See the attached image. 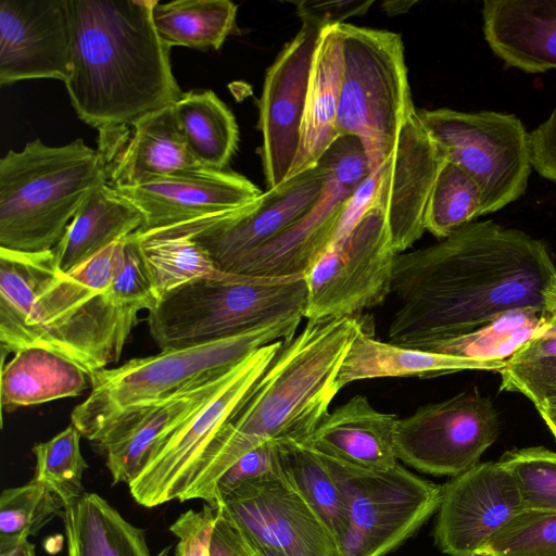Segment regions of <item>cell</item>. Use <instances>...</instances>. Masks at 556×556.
Returning <instances> with one entry per match:
<instances>
[{
    "label": "cell",
    "mask_w": 556,
    "mask_h": 556,
    "mask_svg": "<svg viewBox=\"0 0 556 556\" xmlns=\"http://www.w3.org/2000/svg\"><path fill=\"white\" fill-rule=\"evenodd\" d=\"M555 276L542 240L492 220L469 223L434 244L396 255L391 293L400 305L389 342L419 349L511 311L543 312Z\"/></svg>",
    "instance_id": "cell-1"
},
{
    "label": "cell",
    "mask_w": 556,
    "mask_h": 556,
    "mask_svg": "<svg viewBox=\"0 0 556 556\" xmlns=\"http://www.w3.org/2000/svg\"><path fill=\"white\" fill-rule=\"evenodd\" d=\"M159 0H70L72 67L64 83L77 116L101 136L132 126L181 96L152 10Z\"/></svg>",
    "instance_id": "cell-2"
},
{
    "label": "cell",
    "mask_w": 556,
    "mask_h": 556,
    "mask_svg": "<svg viewBox=\"0 0 556 556\" xmlns=\"http://www.w3.org/2000/svg\"><path fill=\"white\" fill-rule=\"evenodd\" d=\"M355 316L307 319L260 378L206 450L182 502L212 504L224 472L254 447L273 440L305 441L340 391L337 377L356 336Z\"/></svg>",
    "instance_id": "cell-3"
},
{
    "label": "cell",
    "mask_w": 556,
    "mask_h": 556,
    "mask_svg": "<svg viewBox=\"0 0 556 556\" xmlns=\"http://www.w3.org/2000/svg\"><path fill=\"white\" fill-rule=\"evenodd\" d=\"M109 180L105 153L81 138L58 147L37 138L10 150L0 160V248L52 250L87 197Z\"/></svg>",
    "instance_id": "cell-4"
},
{
    "label": "cell",
    "mask_w": 556,
    "mask_h": 556,
    "mask_svg": "<svg viewBox=\"0 0 556 556\" xmlns=\"http://www.w3.org/2000/svg\"><path fill=\"white\" fill-rule=\"evenodd\" d=\"M37 285L18 309L0 315L1 351L41 346L79 365L89 376L119 359L137 318L61 271L53 251L36 252Z\"/></svg>",
    "instance_id": "cell-5"
},
{
    "label": "cell",
    "mask_w": 556,
    "mask_h": 556,
    "mask_svg": "<svg viewBox=\"0 0 556 556\" xmlns=\"http://www.w3.org/2000/svg\"><path fill=\"white\" fill-rule=\"evenodd\" d=\"M302 316L289 317L202 345L137 357L90 375V393L71 414L83 437L96 443L121 416L216 380L251 352L291 340Z\"/></svg>",
    "instance_id": "cell-6"
},
{
    "label": "cell",
    "mask_w": 556,
    "mask_h": 556,
    "mask_svg": "<svg viewBox=\"0 0 556 556\" xmlns=\"http://www.w3.org/2000/svg\"><path fill=\"white\" fill-rule=\"evenodd\" d=\"M306 302L305 276L227 273L191 281L161 298L149 312V331L161 351L202 345L289 317H304Z\"/></svg>",
    "instance_id": "cell-7"
},
{
    "label": "cell",
    "mask_w": 556,
    "mask_h": 556,
    "mask_svg": "<svg viewBox=\"0 0 556 556\" xmlns=\"http://www.w3.org/2000/svg\"><path fill=\"white\" fill-rule=\"evenodd\" d=\"M343 73L337 117L340 136L357 138L370 170L392 153L416 111L402 37L393 31L339 24Z\"/></svg>",
    "instance_id": "cell-8"
},
{
    "label": "cell",
    "mask_w": 556,
    "mask_h": 556,
    "mask_svg": "<svg viewBox=\"0 0 556 556\" xmlns=\"http://www.w3.org/2000/svg\"><path fill=\"white\" fill-rule=\"evenodd\" d=\"M320 456L349 511V528L339 545V556H386L439 509L443 486L400 463L388 469H366Z\"/></svg>",
    "instance_id": "cell-9"
},
{
    "label": "cell",
    "mask_w": 556,
    "mask_h": 556,
    "mask_svg": "<svg viewBox=\"0 0 556 556\" xmlns=\"http://www.w3.org/2000/svg\"><path fill=\"white\" fill-rule=\"evenodd\" d=\"M441 155L466 170L481 194V215L525 194L531 174L530 139L514 114L417 109Z\"/></svg>",
    "instance_id": "cell-10"
},
{
    "label": "cell",
    "mask_w": 556,
    "mask_h": 556,
    "mask_svg": "<svg viewBox=\"0 0 556 556\" xmlns=\"http://www.w3.org/2000/svg\"><path fill=\"white\" fill-rule=\"evenodd\" d=\"M285 342L276 341L251 352L204 405L153 445L128 484L139 505L152 508L174 500L182 502L206 450L245 402Z\"/></svg>",
    "instance_id": "cell-11"
},
{
    "label": "cell",
    "mask_w": 556,
    "mask_h": 556,
    "mask_svg": "<svg viewBox=\"0 0 556 556\" xmlns=\"http://www.w3.org/2000/svg\"><path fill=\"white\" fill-rule=\"evenodd\" d=\"M396 255L383 215L371 208L306 274L304 317L355 316L381 304L391 293Z\"/></svg>",
    "instance_id": "cell-12"
},
{
    "label": "cell",
    "mask_w": 556,
    "mask_h": 556,
    "mask_svg": "<svg viewBox=\"0 0 556 556\" xmlns=\"http://www.w3.org/2000/svg\"><path fill=\"white\" fill-rule=\"evenodd\" d=\"M326 182L316 204L294 224L239 261L230 273L269 278L306 276L332 244L344 203L370 173L363 144L340 136L319 160Z\"/></svg>",
    "instance_id": "cell-13"
},
{
    "label": "cell",
    "mask_w": 556,
    "mask_h": 556,
    "mask_svg": "<svg viewBox=\"0 0 556 556\" xmlns=\"http://www.w3.org/2000/svg\"><path fill=\"white\" fill-rule=\"evenodd\" d=\"M500 429L492 401L477 389L467 390L399 418L395 455L420 472L453 478L479 464Z\"/></svg>",
    "instance_id": "cell-14"
},
{
    "label": "cell",
    "mask_w": 556,
    "mask_h": 556,
    "mask_svg": "<svg viewBox=\"0 0 556 556\" xmlns=\"http://www.w3.org/2000/svg\"><path fill=\"white\" fill-rule=\"evenodd\" d=\"M325 182L326 169L319 161L278 188L266 190L245 207L166 230L192 236L219 270L230 273L239 261L304 216L319 200Z\"/></svg>",
    "instance_id": "cell-15"
},
{
    "label": "cell",
    "mask_w": 556,
    "mask_h": 556,
    "mask_svg": "<svg viewBox=\"0 0 556 556\" xmlns=\"http://www.w3.org/2000/svg\"><path fill=\"white\" fill-rule=\"evenodd\" d=\"M323 29L302 24L267 68L257 101L267 190L289 180L296 160L313 56Z\"/></svg>",
    "instance_id": "cell-16"
},
{
    "label": "cell",
    "mask_w": 556,
    "mask_h": 556,
    "mask_svg": "<svg viewBox=\"0 0 556 556\" xmlns=\"http://www.w3.org/2000/svg\"><path fill=\"white\" fill-rule=\"evenodd\" d=\"M217 508L252 543L289 556H339L321 518L282 473L241 485Z\"/></svg>",
    "instance_id": "cell-17"
},
{
    "label": "cell",
    "mask_w": 556,
    "mask_h": 556,
    "mask_svg": "<svg viewBox=\"0 0 556 556\" xmlns=\"http://www.w3.org/2000/svg\"><path fill=\"white\" fill-rule=\"evenodd\" d=\"M525 508L511 472L498 460L479 463L443 486L434 544L447 556H479L491 538Z\"/></svg>",
    "instance_id": "cell-18"
},
{
    "label": "cell",
    "mask_w": 556,
    "mask_h": 556,
    "mask_svg": "<svg viewBox=\"0 0 556 556\" xmlns=\"http://www.w3.org/2000/svg\"><path fill=\"white\" fill-rule=\"evenodd\" d=\"M113 188L142 212L144 224L138 233L222 217L253 203L263 193L240 174L210 167Z\"/></svg>",
    "instance_id": "cell-19"
},
{
    "label": "cell",
    "mask_w": 556,
    "mask_h": 556,
    "mask_svg": "<svg viewBox=\"0 0 556 556\" xmlns=\"http://www.w3.org/2000/svg\"><path fill=\"white\" fill-rule=\"evenodd\" d=\"M70 0L0 1V85L50 78L72 67Z\"/></svg>",
    "instance_id": "cell-20"
},
{
    "label": "cell",
    "mask_w": 556,
    "mask_h": 556,
    "mask_svg": "<svg viewBox=\"0 0 556 556\" xmlns=\"http://www.w3.org/2000/svg\"><path fill=\"white\" fill-rule=\"evenodd\" d=\"M443 160L416 109L392 153L371 170L377 180L374 208L383 215L397 254L426 231V208Z\"/></svg>",
    "instance_id": "cell-21"
},
{
    "label": "cell",
    "mask_w": 556,
    "mask_h": 556,
    "mask_svg": "<svg viewBox=\"0 0 556 556\" xmlns=\"http://www.w3.org/2000/svg\"><path fill=\"white\" fill-rule=\"evenodd\" d=\"M230 371L216 380L117 418L94 443L105 456L112 483L128 485L143 466L153 445L204 405L223 386Z\"/></svg>",
    "instance_id": "cell-22"
},
{
    "label": "cell",
    "mask_w": 556,
    "mask_h": 556,
    "mask_svg": "<svg viewBox=\"0 0 556 556\" xmlns=\"http://www.w3.org/2000/svg\"><path fill=\"white\" fill-rule=\"evenodd\" d=\"M482 20L486 43L508 67L556 70V0H485Z\"/></svg>",
    "instance_id": "cell-23"
},
{
    "label": "cell",
    "mask_w": 556,
    "mask_h": 556,
    "mask_svg": "<svg viewBox=\"0 0 556 556\" xmlns=\"http://www.w3.org/2000/svg\"><path fill=\"white\" fill-rule=\"evenodd\" d=\"M399 417L377 410L364 395H355L328 413L303 441L313 450L366 469H388L399 460L394 434Z\"/></svg>",
    "instance_id": "cell-24"
},
{
    "label": "cell",
    "mask_w": 556,
    "mask_h": 556,
    "mask_svg": "<svg viewBox=\"0 0 556 556\" xmlns=\"http://www.w3.org/2000/svg\"><path fill=\"white\" fill-rule=\"evenodd\" d=\"M343 73L339 24L318 37L307 87L300 149L289 179L315 167L338 139L337 117Z\"/></svg>",
    "instance_id": "cell-25"
},
{
    "label": "cell",
    "mask_w": 556,
    "mask_h": 556,
    "mask_svg": "<svg viewBox=\"0 0 556 556\" xmlns=\"http://www.w3.org/2000/svg\"><path fill=\"white\" fill-rule=\"evenodd\" d=\"M119 151L103 152L109 159L113 187L134 186L152 178L203 166L191 153L173 105L146 115L132 126ZM100 149V148H99Z\"/></svg>",
    "instance_id": "cell-26"
},
{
    "label": "cell",
    "mask_w": 556,
    "mask_h": 556,
    "mask_svg": "<svg viewBox=\"0 0 556 556\" xmlns=\"http://www.w3.org/2000/svg\"><path fill=\"white\" fill-rule=\"evenodd\" d=\"M506 361L477 359L406 348L372 338L363 329L340 367L338 389L351 382L390 377L433 378L463 370L500 371Z\"/></svg>",
    "instance_id": "cell-27"
},
{
    "label": "cell",
    "mask_w": 556,
    "mask_h": 556,
    "mask_svg": "<svg viewBox=\"0 0 556 556\" xmlns=\"http://www.w3.org/2000/svg\"><path fill=\"white\" fill-rule=\"evenodd\" d=\"M144 216L108 182L84 201L52 249L58 268L68 273L112 243L142 228Z\"/></svg>",
    "instance_id": "cell-28"
},
{
    "label": "cell",
    "mask_w": 556,
    "mask_h": 556,
    "mask_svg": "<svg viewBox=\"0 0 556 556\" xmlns=\"http://www.w3.org/2000/svg\"><path fill=\"white\" fill-rule=\"evenodd\" d=\"M90 386V376L79 365L41 346H27L1 369V408L13 413L21 407L75 397Z\"/></svg>",
    "instance_id": "cell-29"
},
{
    "label": "cell",
    "mask_w": 556,
    "mask_h": 556,
    "mask_svg": "<svg viewBox=\"0 0 556 556\" xmlns=\"http://www.w3.org/2000/svg\"><path fill=\"white\" fill-rule=\"evenodd\" d=\"M67 556H152L143 529L127 521L106 500L85 492L61 516ZM165 547L157 556H167Z\"/></svg>",
    "instance_id": "cell-30"
},
{
    "label": "cell",
    "mask_w": 556,
    "mask_h": 556,
    "mask_svg": "<svg viewBox=\"0 0 556 556\" xmlns=\"http://www.w3.org/2000/svg\"><path fill=\"white\" fill-rule=\"evenodd\" d=\"M173 110L193 156L205 167L225 169L239 141L228 106L212 90H202L184 92Z\"/></svg>",
    "instance_id": "cell-31"
},
{
    "label": "cell",
    "mask_w": 556,
    "mask_h": 556,
    "mask_svg": "<svg viewBox=\"0 0 556 556\" xmlns=\"http://www.w3.org/2000/svg\"><path fill=\"white\" fill-rule=\"evenodd\" d=\"M283 477L321 518L338 548L349 528L345 498L318 452L303 441L275 440Z\"/></svg>",
    "instance_id": "cell-32"
},
{
    "label": "cell",
    "mask_w": 556,
    "mask_h": 556,
    "mask_svg": "<svg viewBox=\"0 0 556 556\" xmlns=\"http://www.w3.org/2000/svg\"><path fill=\"white\" fill-rule=\"evenodd\" d=\"M132 237L157 300L191 281L227 274L190 235L164 230Z\"/></svg>",
    "instance_id": "cell-33"
},
{
    "label": "cell",
    "mask_w": 556,
    "mask_h": 556,
    "mask_svg": "<svg viewBox=\"0 0 556 556\" xmlns=\"http://www.w3.org/2000/svg\"><path fill=\"white\" fill-rule=\"evenodd\" d=\"M238 7L229 0L157 1L152 21L161 40L173 46L218 50L236 26Z\"/></svg>",
    "instance_id": "cell-34"
},
{
    "label": "cell",
    "mask_w": 556,
    "mask_h": 556,
    "mask_svg": "<svg viewBox=\"0 0 556 556\" xmlns=\"http://www.w3.org/2000/svg\"><path fill=\"white\" fill-rule=\"evenodd\" d=\"M546 328L542 311L516 309L467 334L430 343L419 350L477 359L507 361L521 345Z\"/></svg>",
    "instance_id": "cell-35"
},
{
    "label": "cell",
    "mask_w": 556,
    "mask_h": 556,
    "mask_svg": "<svg viewBox=\"0 0 556 556\" xmlns=\"http://www.w3.org/2000/svg\"><path fill=\"white\" fill-rule=\"evenodd\" d=\"M480 216L481 194L477 182L460 166L444 159L428 200L426 230L444 239Z\"/></svg>",
    "instance_id": "cell-36"
},
{
    "label": "cell",
    "mask_w": 556,
    "mask_h": 556,
    "mask_svg": "<svg viewBox=\"0 0 556 556\" xmlns=\"http://www.w3.org/2000/svg\"><path fill=\"white\" fill-rule=\"evenodd\" d=\"M81 432L71 422L64 430L33 446L36 459L33 479L47 485L64 504L79 497L88 464L80 448Z\"/></svg>",
    "instance_id": "cell-37"
},
{
    "label": "cell",
    "mask_w": 556,
    "mask_h": 556,
    "mask_svg": "<svg viewBox=\"0 0 556 556\" xmlns=\"http://www.w3.org/2000/svg\"><path fill=\"white\" fill-rule=\"evenodd\" d=\"M63 502L43 483L29 482L2 491L0 496V544L28 540L54 518Z\"/></svg>",
    "instance_id": "cell-38"
},
{
    "label": "cell",
    "mask_w": 556,
    "mask_h": 556,
    "mask_svg": "<svg viewBox=\"0 0 556 556\" xmlns=\"http://www.w3.org/2000/svg\"><path fill=\"white\" fill-rule=\"evenodd\" d=\"M480 555L556 556V510L525 508L491 538Z\"/></svg>",
    "instance_id": "cell-39"
},
{
    "label": "cell",
    "mask_w": 556,
    "mask_h": 556,
    "mask_svg": "<svg viewBox=\"0 0 556 556\" xmlns=\"http://www.w3.org/2000/svg\"><path fill=\"white\" fill-rule=\"evenodd\" d=\"M498 462L514 476L526 508L556 510V452L544 446L514 448Z\"/></svg>",
    "instance_id": "cell-40"
},
{
    "label": "cell",
    "mask_w": 556,
    "mask_h": 556,
    "mask_svg": "<svg viewBox=\"0 0 556 556\" xmlns=\"http://www.w3.org/2000/svg\"><path fill=\"white\" fill-rule=\"evenodd\" d=\"M109 294L121 311L134 318L139 311L150 312L159 302L132 235L125 239L124 265Z\"/></svg>",
    "instance_id": "cell-41"
},
{
    "label": "cell",
    "mask_w": 556,
    "mask_h": 556,
    "mask_svg": "<svg viewBox=\"0 0 556 556\" xmlns=\"http://www.w3.org/2000/svg\"><path fill=\"white\" fill-rule=\"evenodd\" d=\"M274 475H281L275 440L254 447L224 472L216 483L211 506L217 507L241 485Z\"/></svg>",
    "instance_id": "cell-42"
},
{
    "label": "cell",
    "mask_w": 556,
    "mask_h": 556,
    "mask_svg": "<svg viewBox=\"0 0 556 556\" xmlns=\"http://www.w3.org/2000/svg\"><path fill=\"white\" fill-rule=\"evenodd\" d=\"M501 391L518 392L534 406L556 397V359L527 364H508L501 369Z\"/></svg>",
    "instance_id": "cell-43"
},
{
    "label": "cell",
    "mask_w": 556,
    "mask_h": 556,
    "mask_svg": "<svg viewBox=\"0 0 556 556\" xmlns=\"http://www.w3.org/2000/svg\"><path fill=\"white\" fill-rule=\"evenodd\" d=\"M217 508L204 503L199 510L188 509L169 527L178 539L176 556H211V540Z\"/></svg>",
    "instance_id": "cell-44"
},
{
    "label": "cell",
    "mask_w": 556,
    "mask_h": 556,
    "mask_svg": "<svg viewBox=\"0 0 556 556\" xmlns=\"http://www.w3.org/2000/svg\"><path fill=\"white\" fill-rule=\"evenodd\" d=\"M294 4L302 24L324 29L343 24L349 17L365 14L372 1H299Z\"/></svg>",
    "instance_id": "cell-45"
},
{
    "label": "cell",
    "mask_w": 556,
    "mask_h": 556,
    "mask_svg": "<svg viewBox=\"0 0 556 556\" xmlns=\"http://www.w3.org/2000/svg\"><path fill=\"white\" fill-rule=\"evenodd\" d=\"M529 139L532 168L556 184V109L529 132Z\"/></svg>",
    "instance_id": "cell-46"
},
{
    "label": "cell",
    "mask_w": 556,
    "mask_h": 556,
    "mask_svg": "<svg viewBox=\"0 0 556 556\" xmlns=\"http://www.w3.org/2000/svg\"><path fill=\"white\" fill-rule=\"evenodd\" d=\"M376 187V175L370 170L344 203L333 242L351 232L363 216L374 208Z\"/></svg>",
    "instance_id": "cell-47"
},
{
    "label": "cell",
    "mask_w": 556,
    "mask_h": 556,
    "mask_svg": "<svg viewBox=\"0 0 556 556\" xmlns=\"http://www.w3.org/2000/svg\"><path fill=\"white\" fill-rule=\"evenodd\" d=\"M211 556H256L245 535L218 508L211 540Z\"/></svg>",
    "instance_id": "cell-48"
},
{
    "label": "cell",
    "mask_w": 556,
    "mask_h": 556,
    "mask_svg": "<svg viewBox=\"0 0 556 556\" xmlns=\"http://www.w3.org/2000/svg\"><path fill=\"white\" fill-rule=\"evenodd\" d=\"M556 359V327L547 328L521 345L506 362L527 364Z\"/></svg>",
    "instance_id": "cell-49"
},
{
    "label": "cell",
    "mask_w": 556,
    "mask_h": 556,
    "mask_svg": "<svg viewBox=\"0 0 556 556\" xmlns=\"http://www.w3.org/2000/svg\"><path fill=\"white\" fill-rule=\"evenodd\" d=\"M543 315L547 328L556 327V276L544 293Z\"/></svg>",
    "instance_id": "cell-50"
},
{
    "label": "cell",
    "mask_w": 556,
    "mask_h": 556,
    "mask_svg": "<svg viewBox=\"0 0 556 556\" xmlns=\"http://www.w3.org/2000/svg\"><path fill=\"white\" fill-rule=\"evenodd\" d=\"M0 556H37L33 543L28 540L0 544Z\"/></svg>",
    "instance_id": "cell-51"
},
{
    "label": "cell",
    "mask_w": 556,
    "mask_h": 556,
    "mask_svg": "<svg viewBox=\"0 0 556 556\" xmlns=\"http://www.w3.org/2000/svg\"><path fill=\"white\" fill-rule=\"evenodd\" d=\"M535 407L556 441V397L547 399Z\"/></svg>",
    "instance_id": "cell-52"
},
{
    "label": "cell",
    "mask_w": 556,
    "mask_h": 556,
    "mask_svg": "<svg viewBox=\"0 0 556 556\" xmlns=\"http://www.w3.org/2000/svg\"><path fill=\"white\" fill-rule=\"evenodd\" d=\"M249 541V540H248ZM250 542V541H249ZM256 556H289L274 548L250 542Z\"/></svg>",
    "instance_id": "cell-53"
},
{
    "label": "cell",
    "mask_w": 556,
    "mask_h": 556,
    "mask_svg": "<svg viewBox=\"0 0 556 556\" xmlns=\"http://www.w3.org/2000/svg\"><path fill=\"white\" fill-rule=\"evenodd\" d=\"M480 556H492V555H480Z\"/></svg>",
    "instance_id": "cell-54"
}]
</instances>
